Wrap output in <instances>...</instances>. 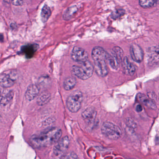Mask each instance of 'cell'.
Listing matches in <instances>:
<instances>
[{"mask_svg":"<svg viewBox=\"0 0 159 159\" xmlns=\"http://www.w3.org/2000/svg\"><path fill=\"white\" fill-rule=\"evenodd\" d=\"M51 15H52V11H51V9L48 5L45 4L43 7L41 13V20L43 23H45L47 22L51 16Z\"/></svg>","mask_w":159,"mask_h":159,"instance_id":"7402d4cb","label":"cell"},{"mask_svg":"<svg viewBox=\"0 0 159 159\" xmlns=\"http://www.w3.org/2000/svg\"><path fill=\"white\" fill-rule=\"evenodd\" d=\"M83 95L80 91H75L68 97L66 106L70 111L73 113L78 112L81 107Z\"/></svg>","mask_w":159,"mask_h":159,"instance_id":"3957f363","label":"cell"},{"mask_svg":"<svg viewBox=\"0 0 159 159\" xmlns=\"http://www.w3.org/2000/svg\"><path fill=\"white\" fill-rule=\"evenodd\" d=\"M102 134L108 139L111 140H117L121 136L120 129L117 125L110 122H105L101 126Z\"/></svg>","mask_w":159,"mask_h":159,"instance_id":"277c9868","label":"cell"},{"mask_svg":"<svg viewBox=\"0 0 159 159\" xmlns=\"http://www.w3.org/2000/svg\"><path fill=\"white\" fill-rule=\"evenodd\" d=\"M62 135V130L56 127H51L38 134L33 135L30 139L31 145L35 148H43L56 144Z\"/></svg>","mask_w":159,"mask_h":159,"instance_id":"6da1fadb","label":"cell"},{"mask_svg":"<svg viewBox=\"0 0 159 159\" xmlns=\"http://www.w3.org/2000/svg\"><path fill=\"white\" fill-rule=\"evenodd\" d=\"M147 60L148 64L151 66L159 65V47H150L147 51Z\"/></svg>","mask_w":159,"mask_h":159,"instance_id":"ba28073f","label":"cell"},{"mask_svg":"<svg viewBox=\"0 0 159 159\" xmlns=\"http://www.w3.org/2000/svg\"><path fill=\"white\" fill-rule=\"evenodd\" d=\"M142 110H143V107H142L141 105H138L137 106H136V111L137 112H141V111H142Z\"/></svg>","mask_w":159,"mask_h":159,"instance_id":"83f0119b","label":"cell"},{"mask_svg":"<svg viewBox=\"0 0 159 159\" xmlns=\"http://www.w3.org/2000/svg\"><path fill=\"white\" fill-rule=\"evenodd\" d=\"M96 116L97 111L92 107L87 108L82 113V117L88 124H91L94 122Z\"/></svg>","mask_w":159,"mask_h":159,"instance_id":"7c38bea8","label":"cell"},{"mask_svg":"<svg viewBox=\"0 0 159 159\" xmlns=\"http://www.w3.org/2000/svg\"><path fill=\"white\" fill-rule=\"evenodd\" d=\"M106 60L94 61V69L97 74L101 77H105L108 73V69Z\"/></svg>","mask_w":159,"mask_h":159,"instance_id":"8fae6325","label":"cell"},{"mask_svg":"<svg viewBox=\"0 0 159 159\" xmlns=\"http://www.w3.org/2000/svg\"><path fill=\"white\" fill-rule=\"evenodd\" d=\"M123 68L125 74L130 76H133L135 72V68L134 66L130 62L127 57L124 58L122 61Z\"/></svg>","mask_w":159,"mask_h":159,"instance_id":"9a60e30c","label":"cell"},{"mask_svg":"<svg viewBox=\"0 0 159 159\" xmlns=\"http://www.w3.org/2000/svg\"><path fill=\"white\" fill-rule=\"evenodd\" d=\"M39 86L38 84H30L28 87L25 93V98L28 101H32L39 96L40 92Z\"/></svg>","mask_w":159,"mask_h":159,"instance_id":"4fadbf2b","label":"cell"},{"mask_svg":"<svg viewBox=\"0 0 159 159\" xmlns=\"http://www.w3.org/2000/svg\"><path fill=\"white\" fill-rule=\"evenodd\" d=\"M125 11L122 9L117 10L111 14V17L113 19H117L123 16L125 14Z\"/></svg>","mask_w":159,"mask_h":159,"instance_id":"d4e9b609","label":"cell"},{"mask_svg":"<svg viewBox=\"0 0 159 159\" xmlns=\"http://www.w3.org/2000/svg\"><path fill=\"white\" fill-rule=\"evenodd\" d=\"M108 61L111 67L114 70L119 68L120 63L122 62L112 52L111 54H109Z\"/></svg>","mask_w":159,"mask_h":159,"instance_id":"d6986e66","label":"cell"},{"mask_svg":"<svg viewBox=\"0 0 159 159\" xmlns=\"http://www.w3.org/2000/svg\"><path fill=\"white\" fill-rule=\"evenodd\" d=\"M70 143L69 138L67 136L59 139L54 147V154L56 156H60V158L66 153L69 147Z\"/></svg>","mask_w":159,"mask_h":159,"instance_id":"8992f818","label":"cell"},{"mask_svg":"<svg viewBox=\"0 0 159 159\" xmlns=\"http://www.w3.org/2000/svg\"><path fill=\"white\" fill-rule=\"evenodd\" d=\"M71 57L75 62L79 63H83L88 60V53L84 49L76 46L72 49Z\"/></svg>","mask_w":159,"mask_h":159,"instance_id":"52a82bcc","label":"cell"},{"mask_svg":"<svg viewBox=\"0 0 159 159\" xmlns=\"http://www.w3.org/2000/svg\"><path fill=\"white\" fill-rule=\"evenodd\" d=\"M78 11V8L76 6H72L67 9L63 15L64 20H70L74 17Z\"/></svg>","mask_w":159,"mask_h":159,"instance_id":"44dd1931","label":"cell"},{"mask_svg":"<svg viewBox=\"0 0 159 159\" xmlns=\"http://www.w3.org/2000/svg\"><path fill=\"white\" fill-rule=\"evenodd\" d=\"M159 0H139V4L144 8H150L154 7L159 2Z\"/></svg>","mask_w":159,"mask_h":159,"instance_id":"603a6c76","label":"cell"},{"mask_svg":"<svg viewBox=\"0 0 159 159\" xmlns=\"http://www.w3.org/2000/svg\"><path fill=\"white\" fill-rule=\"evenodd\" d=\"M51 98V95L48 92H43L38 96L37 104L39 106H43L47 104Z\"/></svg>","mask_w":159,"mask_h":159,"instance_id":"ac0fdd59","label":"cell"},{"mask_svg":"<svg viewBox=\"0 0 159 159\" xmlns=\"http://www.w3.org/2000/svg\"><path fill=\"white\" fill-rule=\"evenodd\" d=\"M60 158L62 159H76V158H79L76 153L73 152H70V153H65L64 155H62Z\"/></svg>","mask_w":159,"mask_h":159,"instance_id":"484cf974","label":"cell"},{"mask_svg":"<svg viewBox=\"0 0 159 159\" xmlns=\"http://www.w3.org/2000/svg\"><path fill=\"white\" fill-rule=\"evenodd\" d=\"M112 52L121 60L122 61V57L123 56L124 52L122 49L120 47L116 46L112 49Z\"/></svg>","mask_w":159,"mask_h":159,"instance_id":"cb8c5ba5","label":"cell"},{"mask_svg":"<svg viewBox=\"0 0 159 159\" xmlns=\"http://www.w3.org/2000/svg\"><path fill=\"white\" fill-rule=\"evenodd\" d=\"M13 5L16 6H22L24 3L23 0H11Z\"/></svg>","mask_w":159,"mask_h":159,"instance_id":"4316f807","label":"cell"},{"mask_svg":"<svg viewBox=\"0 0 159 159\" xmlns=\"http://www.w3.org/2000/svg\"><path fill=\"white\" fill-rule=\"evenodd\" d=\"M130 55L132 59L137 63L142 62L144 58V52L139 45L136 44L131 45L130 49Z\"/></svg>","mask_w":159,"mask_h":159,"instance_id":"9c48e42d","label":"cell"},{"mask_svg":"<svg viewBox=\"0 0 159 159\" xmlns=\"http://www.w3.org/2000/svg\"><path fill=\"white\" fill-rule=\"evenodd\" d=\"M77 84V80L74 77H67L64 82V88L66 91H70L74 88Z\"/></svg>","mask_w":159,"mask_h":159,"instance_id":"ffe728a7","label":"cell"},{"mask_svg":"<svg viewBox=\"0 0 159 159\" xmlns=\"http://www.w3.org/2000/svg\"><path fill=\"white\" fill-rule=\"evenodd\" d=\"M18 79V73L15 70H10L2 72L0 76V84L2 87L9 88L13 86Z\"/></svg>","mask_w":159,"mask_h":159,"instance_id":"5b68a950","label":"cell"},{"mask_svg":"<svg viewBox=\"0 0 159 159\" xmlns=\"http://www.w3.org/2000/svg\"><path fill=\"white\" fill-rule=\"evenodd\" d=\"M109 54L102 47L96 46L93 48L92 57L94 61L106 60L108 61Z\"/></svg>","mask_w":159,"mask_h":159,"instance_id":"30bf717a","label":"cell"},{"mask_svg":"<svg viewBox=\"0 0 159 159\" xmlns=\"http://www.w3.org/2000/svg\"><path fill=\"white\" fill-rule=\"evenodd\" d=\"M79 66L75 65L72 67L71 72L73 75L80 80H85L92 77L94 67L90 61L80 63Z\"/></svg>","mask_w":159,"mask_h":159,"instance_id":"7a4b0ae2","label":"cell"},{"mask_svg":"<svg viewBox=\"0 0 159 159\" xmlns=\"http://www.w3.org/2000/svg\"><path fill=\"white\" fill-rule=\"evenodd\" d=\"M137 99L140 103L152 109L155 110L156 106L151 99L148 98L146 95L142 93H138L137 95Z\"/></svg>","mask_w":159,"mask_h":159,"instance_id":"2e32d148","label":"cell"},{"mask_svg":"<svg viewBox=\"0 0 159 159\" xmlns=\"http://www.w3.org/2000/svg\"><path fill=\"white\" fill-rule=\"evenodd\" d=\"M39 47V45L35 43L27 44L22 47V52L27 58H31L37 52Z\"/></svg>","mask_w":159,"mask_h":159,"instance_id":"5bb4252c","label":"cell"},{"mask_svg":"<svg viewBox=\"0 0 159 159\" xmlns=\"http://www.w3.org/2000/svg\"><path fill=\"white\" fill-rule=\"evenodd\" d=\"M14 93L12 90H6L2 93L1 98V103L2 106L8 105L12 99Z\"/></svg>","mask_w":159,"mask_h":159,"instance_id":"e0dca14e","label":"cell"}]
</instances>
